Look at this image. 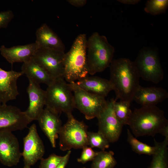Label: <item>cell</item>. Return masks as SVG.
Listing matches in <instances>:
<instances>
[{"instance_id": "obj_4", "label": "cell", "mask_w": 168, "mask_h": 168, "mask_svg": "<svg viewBox=\"0 0 168 168\" xmlns=\"http://www.w3.org/2000/svg\"><path fill=\"white\" fill-rule=\"evenodd\" d=\"M87 42L86 35L80 34L75 39L69 50L65 53L63 78L69 83L76 82L88 76Z\"/></svg>"}, {"instance_id": "obj_17", "label": "cell", "mask_w": 168, "mask_h": 168, "mask_svg": "<svg viewBox=\"0 0 168 168\" xmlns=\"http://www.w3.org/2000/svg\"><path fill=\"white\" fill-rule=\"evenodd\" d=\"M39 48L35 42L10 48L3 45L0 47V52L1 55L12 66L15 63H23L29 61Z\"/></svg>"}, {"instance_id": "obj_11", "label": "cell", "mask_w": 168, "mask_h": 168, "mask_svg": "<svg viewBox=\"0 0 168 168\" xmlns=\"http://www.w3.org/2000/svg\"><path fill=\"white\" fill-rule=\"evenodd\" d=\"M23 149L22 153L24 164V168H30L43 156L44 146L40 137L35 124L29 128L27 135L23 138Z\"/></svg>"}, {"instance_id": "obj_14", "label": "cell", "mask_w": 168, "mask_h": 168, "mask_svg": "<svg viewBox=\"0 0 168 168\" xmlns=\"http://www.w3.org/2000/svg\"><path fill=\"white\" fill-rule=\"evenodd\" d=\"M29 84L27 89L29 103L28 108L24 111L31 122L37 120L45 105V91L39 84L28 79Z\"/></svg>"}, {"instance_id": "obj_7", "label": "cell", "mask_w": 168, "mask_h": 168, "mask_svg": "<svg viewBox=\"0 0 168 168\" xmlns=\"http://www.w3.org/2000/svg\"><path fill=\"white\" fill-rule=\"evenodd\" d=\"M133 62L140 78L156 84L163 80L164 72L157 49L143 47Z\"/></svg>"}, {"instance_id": "obj_5", "label": "cell", "mask_w": 168, "mask_h": 168, "mask_svg": "<svg viewBox=\"0 0 168 168\" xmlns=\"http://www.w3.org/2000/svg\"><path fill=\"white\" fill-rule=\"evenodd\" d=\"M45 91V106L58 114H72L75 108L74 98L70 84L63 78L56 79Z\"/></svg>"}, {"instance_id": "obj_16", "label": "cell", "mask_w": 168, "mask_h": 168, "mask_svg": "<svg viewBox=\"0 0 168 168\" xmlns=\"http://www.w3.org/2000/svg\"><path fill=\"white\" fill-rule=\"evenodd\" d=\"M37 120L41 130L49 139L52 147L55 148L56 140L58 138V133L62 126L59 115L46 107Z\"/></svg>"}, {"instance_id": "obj_2", "label": "cell", "mask_w": 168, "mask_h": 168, "mask_svg": "<svg viewBox=\"0 0 168 168\" xmlns=\"http://www.w3.org/2000/svg\"><path fill=\"white\" fill-rule=\"evenodd\" d=\"M127 125L136 137L146 135L154 137L161 134L168 126L164 112L156 105L145 106L135 109L132 112Z\"/></svg>"}, {"instance_id": "obj_24", "label": "cell", "mask_w": 168, "mask_h": 168, "mask_svg": "<svg viewBox=\"0 0 168 168\" xmlns=\"http://www.w3.org/2000/svg\"><path fill=\"white\" fill-rule=\"evenodd\" d=\"M127 140L133 151L139 154L152 155L156 152V147L149 146L137 139L130 131L127 129Z\"/></svg>"}, {"instance_id": "obj_33", "label": "cell", "mask_w": 168, "mask_h": 168, "mask_svg": "<svg viewBox=\"0 0 168 168\" xmlns=\"http://www.w3.org/2000/svg\"><path fill=\"white\" fill-rule=\"evenodd\" d=\"M117 1L121 3L128 5H134L138 3L139 0H118Z\"/></svg>"}, {"instance_id": "obj_8", "label": "cell", "mask_w": 168, "mask_h": 168, "mask_svg": "<svg viewBox=\"0 0 168 168\" xmlns=\"http://www.w3.org/2000/svg\"><path fill=\"white\" fill-rule=\"evenodd\" d=\"M69 83L74 96L75 108L82 113L86 119L97 118L107 106L105 98L82 89L76 82Z\"/></svg>"}, {"instance_id": "obj_1", "label": "cell", "mask_w": 168, "mask_h": 168, "mask_svg": "<svg viewBox=\"0 0 168 168\" xmlns=\"http://www.w3.org/2000/svg\"><path fill=\"white\" fill-rule=\"evenodd\" d=\"M109 67V81L115 94L114 100L131 103L140 85V77L133 61L120 58L113 60Z\"/></svg>"}, {"instance_id": "obj_13", "label": "cell", "mask_w": 168, "mask_h": 168, "mask_svg": "<svg viewBox=\"0 0 168 168\" xmlns=\"http://www.w3.org/2000/svg\"><path fill=\"white\" fill-rule=\"evenodd\" d=\"M22 153L19 142L12 132L0 131V161L8 167L16 165L19 162Z\"/></svg>"}, {"instance_id": "obj_34", "label": "cell", "mask_w": 168, "mask_h": 168, "mask_svg": "<svg viewBox=\"0 0 168 168\" xmlns=\"http://www.w3.org/2000/svg\"><path fill=\"white\" fill-rule=\"evenodd\" d=\"M85 168V167H83V168Z\"/></svg>"}, {"instance_id": "obj_6", "label": "cell", "mask_w": 168, "mask_h": 168, "mask_svg": "<svg viewBox=\"0 0 168 168\" xmlns=\"http://www.w3.org/2000/svg\"><path fill=\"white\" fill-rule=\"evenodd\" d=\"M67 122L59 133V146L63 151L72 149H82L88 146L87 125L83 121L77 120L72 114L67 115Z\"/></svg>"}, {"instance_id": "obj_28", "label": "cell", "mask_w": 168, "mask_h": 168, "mask_svg": "<svg viewBox=\"0 0 168 168\" xmlns=\"http://www.w3.org/2000/svg\"><path fill=\"white\" fill-rule=\"evenodd\" d=\"M63 156L53 153L48 158H42L40 160L39 168H56L62 160Z\"/></svg>"}, {"instance_id": "obj_22", "label": "cell", "mask_w": 168, "mask_h": 168, "mask_svg": "<svg viewBox=\"0 0 168 168\" xmlns=\"http://www.w3.org/2000/svg\"><path fill=\"white\" fill-rule=\"evenodd\" d=\"M154 143L156 150L149 168H168V139L160 142L154 139Z\"/></svg>"}, {"instance_id": "obj_35", "label": "cell", "mask_w": 168, "mask_h": 168, "mask_svg": "<svg viewBox=\"0 0 168 168\" xmlns=\"http://www.w3.org/2000/svg\"></svg>"}, {"instance_id": "obj_10", "label": "cell", "mask_w": 168, "mask_h": 168, "mask_svg": "<svg viewBox=\"0 0 168 168\" xmlns=\"http://www.w3.org/2000/svg\"><path fill=\"white\" fill-rule=\"evenodd\" d=\"M114 100L111 99L107 101L106 107L97 117L98 132L102 133L110 143L118 141L124 125L115 114L113 110Z\"/></svg>"}, {"instance_id": "obj_20", "label": "cell", "mask_w": 168, "mask_h": 168, "mask_svg": "<svg viewBox=\"0 0 168 168\" xmlns=\"http://www.w3.org/2000/svg\"><path fill=\"white\" fill-rule=\"evenodd\" d=\"M76 83L82 89L105 98L113 90L109 80L97 76H87L78 80Z\"/></svg>"}, {"instance_id": "obj_19", "label": "cell", "mask_w": 168, "mask_h": 168, "mask_svg": "<svg viewBox=\"0 0 168 168\" xmlns=\"http://www.w3.org/2000/svg\"><path fill=\"white\" fill-rule=\"evenodd\" d=\"M35 42L39 48L54 49L64 52L65 47L59 37L48 25L44 23L36 31Z\"/></svg>"}, {"instance_id": "obj_18", "label": "cell", "mask_w": 168, "mask_h": 168, "mask_svg": "<svg viewBox=\"0 0 168 168\" xmlns=\"http://www.w3.org/2000/svg\"><path fill=\"white\" fill-rule=\"evenodd\" d=\"M168 98V92L161 87H143L139 86L133 100L142 106L156 105Z\"/></svg>"}, {"instance_id": "obj_15", "label": "cell", "mask_w": 168, "mask_h": 168, "mask_svg": "<svg viewBox=\"0 0 168 168\" xmlns=\"http://www.w3.org/2000/svg\"><path fill=\"white\" fill-rule=\"evenodd\" d=\"M23 75L21 71H6L0 67V105L16 98L19 94L17 80Z\"/></svg>"}, {"instance_id": "obj_26", "label": "cell", "mask_w": 168, "mask_h": 168, "mask_svg": "<svg viewBox=\"0 0 168 168\" xmlns=\"http://www.w3.org/2000/svg\"><path fill=\"white\" fill-rule=\"evenodd\" d=\"M88 145L91 148L97 147L104 151L110 146V142L105 137L99 132H88L87 133Z\"/></svg>"}, {"instance_id": "obj_29", "label": "cell", "mask_w": 168, "mask_h": 168, "mask_svg": "<svg viewBox=\"0 0 168 168\" xmlns=\"http://www.w3.org/2000/svg\"><path fill=\"white\" fill-rule=\"evenodd\" d=\"M82 149L81 155L77 159V161L83 164L89 161H92L97 154L98 152L94 151L92 148L88 146L85 147Z\"/></svg>"}, {"instance_id": "obj_32", "label": "cell", "mask_w": 168, "mask_h": 168, "mask_svg": "<svg viewBox=\"0 0 168 168\" xmlns=\"http://www.w3.org/2000/svg\"><path fill=\"white\" fill-rule=\"evenodd\" d=\"M67 1L70 4L78 7L84 6L87 2L86 0H68Z\"/></svg>"}, {"instance_id": "obj_27", "label": "cell", "mask_w": 168, "mask_h": 168, "mask_svg": "<svg viewBox=\"0 0 168 168\" xmlns=\"http://www.w3.org/2000/svg\"><path fill=\"white\" fill-rule=\"evenodd\" d=\"M168 7V0H149L146 3L144 10L147 13L156 15L165 13Z\"/></svg>"}, {"instance_id": "obj_21", "label": "cell", "mask_w": 168, "mask_h": 168, "mask_svg": "<svg viewBox=\"0 0 168 168\" xmlns=\"http://www.w3.org/2000/svg\"><path fill=\"white\" fill-rule=\"evenodd\" d=\"M21 69L23 74H25L28 79L39 85L42 83L48 86L55 80L32 58L29 61L23 63Z\"/></svg>"}, {"instance_id": "obj_25", "label": "cell", "mask_w": 168, "mask_h": 168, "mask_svg": "<svg viewBox=\"0 0 168 168\" xmlns=\"http://www.w3.org/2000/svg\"><path fill=\"white\" fill-rule=\"evenodd\" d=\"M130 104L128 102L121 100L117 102L114 100L113 110L115 114L124 125L127 124L132 113Z\"/></svg>"}, {"instance_id": "obj_23", "label": "cell", "mask_w": 168, "mask_h": 168, "mask_svg": "<svg viewBox=\"0 0 168 168\" xmlns=\"http://www.w3.org/2000/svg\"><path fill=\"white\" fill-rule=\"evenodd\" d=\"M114 153L111 151H101L92 161V168H114L117 162L114 156Z\"/></svg>"}, {"instance_id": "obj_31", "label": "cell", "mask_w": 168, "mask_h": 168, "mask_svg": "<svg viewBox=\"0 0 168 168\" xmlns=\"http://www.w3.org/2000/svg\"><path fill=\"white\" fill-rule=\"evenodd\" d=\"M71 152V150L68 151L67 153L63 156L62 160L57 166L56 168H65L69 160Z\"/></svg>"}, {"instance_id": "obj_12", "label": "cell", "mask_w": 168, "mask_h": 168, "mask_svg": "<svg viewBox=\"0 0 168 168\" xmlns=\"http://www.w3.org/2000/svg\"><path fill=\"white\" fill-rule=\"evenodd\" d=\"M30 122L24 111L17 107L7 104L0 105V131L22 130Z\"/></svg>"}, {"instance_id": "obj_9", "label": "cell", "mask_w": 168, "mask_h": 168, "mask_svg": "<svg viewBox=\"0 0 168 168\" xmlns=\"http://www.w3.org/2000/svg\"><path fill=\"white\" fill-rule=\"evenodd\" d=\"M65 54L64 52L59 50L40 48L36 50L32 58L56 79L63 78Z\"/></svg>"}, {"instance_id": "obj_30", "label": "cell", "mask_w": 168, "mask_h": 168, "mask_svg": "<svg viewBox=\"0 0 168 168\" xmlns=\"http://www.w3.org/2000/svg\"><path fill=\"white\" fill-rule=\"evenodd\" d=\"M14 17L12 11L8 10L0 12V29L6 28Z\"/></svg>"}, {"instance_id": "obj_3", "label": "cell", "mask_w": 168, "mask_h": 168, "mask_svg": "<svg viewBox=\"0 0 168 168\" xmlns=\"http://www.w3.org/2000/svg\"><path fill=\"white\" fill-rule=\"evenodd\" d=\"M86 60L88 74L93 76L109 67L115 52L107 38L98 32L93 33L87 39Z\"/></svg>"}]
</instances>
